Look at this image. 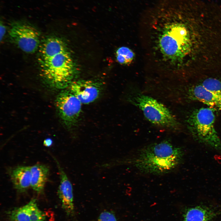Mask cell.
Masks as SVG:
<instances>
[{
  "mask_svg": "<svg viewBox=\"0 0 221 221\" xmlns=\"http://www.w3.org/2000/svg\"><path fill=\"white\" fill-rule=\"evenodd\" d=\"M141 25L149 56L157 69L173 76L185 73L193 56L194 32L205 25L198 1L158 0L144 13Z\"/></svg>",
  "mask_w": 221,
  "mask_h": 221,
  "instance_id": "obj_1",
  "label": "cell"
},
{
  "mask_svg": "<svg viewBox=\"0 0 221 221\" xmlns=\"http://www.w3.org/2000/svg\"><path fill=\"white\" fill-rule=\"evenodd\" d=\"M39 48V64L46 82L58 89L69 87L74 77V64L64 42L59 38L50 37Z\"/></svg>",
  "mask_w": 221,
  "mask_h": 221,
  "instance_id": "obj_2",
  "label": "cell"
},
{
  "mask_svg": "<svg viewBox=\"0 0 221 221\" xmlns=\"http://www.w3.org/2000/svg\"><path fill=\"white\" fill-rule=\"evenodd\" d=\"M184 155L181 148L164 140L141 148L130 162L142 173L160 175L174 170L181 162Z\"/></svg>",
  "mask_w": 221,
  "mask_h": 221,
  "instance_id": "obj_3",
  "label": "cell"
},
{
  "mask_svg": "<svg viewBox=\"0 0 221 221\" xmlns=\"http://www.w3.org/2000/svg\"><path fill=\"white\" fill-rule=\"evenodd\" d=\"M129 101L139 109L153 124L169 130L177 131L180 129V123L172 112L153 97L136 92L131 96Z\"/></svg>",
  "mask_w": 221,
  "mask_h": 221,
  "instance_id": "obj_4",
  "label": "cell"
},
{
  "mask_svg": "<svg viewBox=\"0 0 221 221\" xmlns=\"http://www.w3.org/2000/svg\"><path fill=\"white\" fill-rule=\"evenodd\" d=\"M214 109L203 107L193 111L187 120L188 128L200 142L221 150V141L215 126Z\"/></svg>",
  "mask_w": 221,
  "mask_h": 221,
  "instance_id": "obj_5",
  "label": "cell"
},
{
  "mask_svg": "<svg viewBox=\"0 0 221 221\" xmlns=\"http://www.w3.org/2000/svg\"><path fill=\"white\" fill-rule=\"evenodd\" d=\"M10 38L23 52L32 53L40 46V35L38 31L28 22L20 20L12 22L9 31Z\"/></svg>",
  "mask_w": 221,
  "mask_h": 221,
  "instance_id": "obj_6",
  "label": "cell"
},
{
  "mask_svg": "<svg viewBox=\"0 0 221 221\" xmlns=\"http://www.w3.org/2000/svg\"><path fill=\"white\" fill-rule=\"evenodd\" d=\"M82 104L69 89L63 90L57 95L56 106L66 126L71 127L76 124L81 112Z\"/></svg>",
  "mask_w": 221,
  "mask_h": 221,
  "instance_id": "obj_7",
  "label": "cell"
},
{
  "mask_svg": "<svg viewBox=\"0 0 221 221\" xmlns=\"http://www.w3.org/2000/svg\"><path fill=\"white\" fill-rule=\"evenodd\" d=\"M69 90L82 104H88L95 101L101 92L99 84L91 80H81L72 81Z\"/></svg>",
  "mask_w": 221,
  "mask_h": 221,
  "instance_id": "obj_8",
  "label": "cell"
},
{
  "mask_svg": "<svg viewBox=\"0 0 221 221\" xmlns=\"http://www.w3.org/2000/svg\"><path fill=\"white\" fill-rule=\"evenodd\" d=\"M55 160L60 178L58 190V196L63 208L68 215H71L74 213V210L72 186L63 169L56 160Z\"/></svg>",
  "mask_w": 221,
  "mask_h": 221,
  "instance_id": "obj_9",
  "label": "cell"
},
{
  "mask_svg": "<svg viewBox=\"0 0 221 221\" xmlns=\"http://www.w3.org/2000/svg\"><path fill=\"white\" fill-rule=\"evenodd\" d=\"M188 94L191 99L201 102L211 108L221 110V96L207 89L200 84L191 88Z\"/></svg>",
  "mask_w": 221,
  "mask_h": 221,
  "instance_id": "obj_10",
  "label": "cell"
},
{
  "mask_svg": "<svg viewBox=\"0 0 221 221\" xmlns=\"http://www.w3.org/2000/svg\"><path fill=\"white\" fill-rule=\"evenodd\" d=\"M9 174L14 187L19 192H25L31 187L30 166L15 167L9 170Z\"/></svg>",
  "mask_w": 221,
  "mask_h": 221,
  "instance_id": "obj_11",
  "label": "cell"
},
{
  "mask_svg": "<svg viewBox=\"0 0 221 221\" xmlns=\"http://www.w3.org/2000/svg\"><path fill=\"white\" fill-rule=\"evenodd\" d=\"M31 187L37 193L43 192L48 179L49 169L46 165L38 164L30 166Z\"/></svg>",
  "mask_w": 221,
  "mask_h": 221,
  "instance_id": "obj_12",
  "label": "cell"
},
{
  "mask_svg": "<svg viewBox=\"0 0 221 221\" xmlns=\"http://www.w3.org/2000/svg\"><path fill=\"white\" fill-rule=\"evenodd\" d=\"M216 214L211 208L197 206L187 209L184 214L183 221H210Z\"/></svg>",
  "mask_w": 221,
  "mask_h": 221,
  "instance_id": "obj_13",
  "label": "cell"
},
{
  "mask_svg": "<svg viewBox=\"0 0 221 221\" xmlns=\"http://www.w3.org/2000/svg\"><path fill=\"white\" fill-rule=\"evenodd\" d=\"M134 53L129 48L122 46L119 48L117 50L116 56L117 61L123 65L130 64L133 60Z\"/></svg>",
  "mask_w": 221,
  "mask_h": 221,
  "instance_id": "obj_14",
  "label": "cell"
},
{
  "mask_svg": "<svg viewBox=\"0 0 221 221\" xmlns=\"http://www.w3.org/2000/svg\"><path fill=\"white\" fill-rule=\"evenodd\" d=\"M10 218L12 221H31L27 204L12 210L10 214Z\"/></svg>",
  "mask_w": 221,
  "mask_h": 221,
  "instance_id": "obj_15",
  "label": "cell"
},
{
  "mask_svg": "<svg viewBox=\"0 0 221 221\" xmlns=\"http://www.w3.org/2000/svg\"><path fill=\"white\" fill-rule=\"evenodd\" d=\"M27 204L30 212L31 221H43L45 219V215L38 208L35 199L32 200Z\"/></svg>",
  "mask_w": 221,
  "mask_h": 221,
  "instance_id": "obj_16",
  "label": "cell"
},
{
  "mask_svg": "<svg viewBox=\"0 0 221 221\" xmlns=\"http://www.w3.org/2000/svg\"><path fill=\"white\" fill-rule=\"evenodd\" d=\"M207 89L221 96V81L215 78H209L200 83Z\"/></svg>",
  "mask_w": 221,
  "mask_h": 221,
  "instance_id": "obj_17",
  "label": "cell"
},
{
  "mask_svg": "<svg viewBox=\"0 0 221 221\" xmlns=\"http://www.w3.org/2000/svg\"><path fill=\"white\" fill-rule=\"evenodd\" d=\"M98 221H117L115 215L109 211H105L100 215Z\"/></svg>",
  "mask_w": 221,
  "mask_h": 221,
  "instance_id": "obj_18",
  "label": "cell"
},
{
  "mask_svg": "<svg viewBox=\"0 0 221 221\" xmlns=\"http://www.w3.org/2000/svg\"><path fill=\"white\" fill-rule=\"evenodd\" d=\"M0 41L3 39L6 32V27L3 22L0 21Z\"/></svg>",
  "mask_w": 221,
  "mask_h": 221,
  "instance_id": "obj_19",
  "label": "cell"
},
{
  "mask_svg": "<svg viewBox=\"0 0 221 221\" xmlns=\"http://www.w3.org/2000/svg\"><path fill=\"white\" fill-rule=\"evenodd\" d=\"M52 140L50 138H47L44 140V145L46 146L49 147L52 144Z\"/></svg>",
  "mask_w": 221,
  "mask_h": 221,
  "instance_id": "obj_20",
  "label": "cell"
}]
</instances>
